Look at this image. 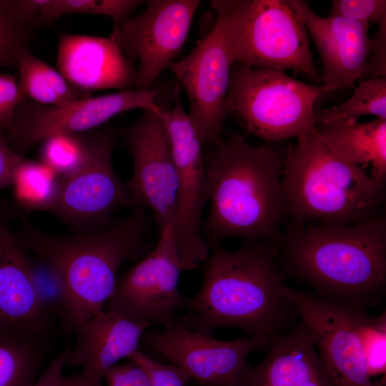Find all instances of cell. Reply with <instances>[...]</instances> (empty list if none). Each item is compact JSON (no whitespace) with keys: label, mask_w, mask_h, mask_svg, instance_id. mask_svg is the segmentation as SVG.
<instances>
[{"label":"cell","mask_w":386,"mask_h":386,"mask_svg":"<svg viewBox=\"0 0 386 386\" xmlns=\"http://www.w3.org/2000/svg\"><path fill=\"white\" fill-rule=\"evenodd\" d=\"M322 93L321 86L284 71L235 62L230 71L227 113L237 115L247 133L266 142L298 139L315 127V104Z\"/></svg>","instance_id":"52a82bcc"},{"label":"cell","mask_w":386,"mask_h":386,"mask_svg":"<svg viewBox=\"0 0 386 386\" xmlns=\"http://www.w3.org/2000/svg\"><path fill=\"white\" fill-rule=\"evenodd\" d=\"M329 16H342L380 26L386 23V1L332 0Z\"/></svg>","instance_id":"1f68e13d"},{"label":"cell","mask_w":386,"mask_h":386,"mask_svg":"<svg viewBox=\"0 0 386 386\" xmlns=\"http://www.w3.org/2000/svg\"><path fill=\"white\" fill-rule=\"evenodd\" d=\"M69 351V347H64L37 378L33 386H59Z\"/></svg>","instance_id":"74e56055"},{"label":"cell","mask_w":386,"mask_h":386,"mask_svg":"<svg viewBox=\"0 0 386 386\" xmlns=\"http://www.w3.org/2000/svg\"><path fill=\"white\" fill-rule=\"evenodd\" d=\"M200 0H149L139 15L114 24L110 36L125 59L138 63L137 87L153 89L184 45Z\"/></svg>","instance_id":"4fadbf2b"},{"label":"cell","mask_w":386,"mask_h":386,"mask_svg":"<svg viewBox=\"0 0 386 386\" xmlns=\"http://www.w3.org/2000/svg\"><path fill=\"white\" fill-rule=\"evenodd\" d=\"M133 161V174L124 183L126 206L152 215L159 230L173 224L178 204V179L167 132L154 112L144 111L134 122L115 129Z\"/></svg>","instance_id":"30bf717a"},{"label":"cell","mask_w":386,"mask_h":386,"mask_svg":"<svg viewBox=\"0 0 386 386\" xmlns=\"http://www.w3.org/2000/svg\"><path fill=\"white\" fill-rule=\"evenodd\" d=\"M30 257L34 285L40 306L50 320L53 317L58 318L63 325L67 311V297L63 281L49 264L31 254Z\"/></svg>","instance_id":"f1b7e54d"},{"label":"cell","mask_w":386,"mask_h":386,"mask_svg":"<svg viewBox=\"0 0 386 386\" xmlns=\"http://www.w3.org/2000/svg\"><path fill=\"white\" fill-rule=\"evenodd\" d=\"M158 89H127L89 96L61 106L24 99L17 107L12 128L6 132L10 147L19 154L56 135L98 129L109 119L132 109L157 110Z\"/></svg>","instance_id":"7c38bea8"},{"label":"cell","mask_w":386,"mask_h":386,"mask_svg":"<svg viewBox=\"0 0 386 386\" xmlns=\"http://www.w3.org/2000/svg\"><path fill=\"white\" fill-rule=\"evenodd\" d=\"M90 145L81 164L59 177L49 212L80 232L107 227L113 214L126 206L124 183L113 165L115 129L91 131Z\"/></svg>","instance_id":"9c48e42d"},{"label":"cell","mask_w":386,"mask_h":386,"mask_svg":"<svg viewBox=\"0 0 386 386\" xmlns=\"http://www.w3.org/2000/svg\"><path fill=\"white\" fill-rule=\"evenodd\" d=\"M59 386H92L82 373L73 376L62 375Z\"/></svg>","instance_id":"f35d334b"},{"label":"cell","mask_w":386,"mask_h":386,"mask_svg":"<svg viewBox=\"0 0 386 386\" xmlns=\"http://www.w3.org/2000/svg\"><path fill=\"white\" fill-rule=\"evenodd\" d=\"M104 381L107 386H151L145 370L130 359L107 370L104 375Z\"/></svg>","instance_id":"e575fe53"},{"label":"cell","mask_w":386,"mask_h":386,"mask_svg":"<svg viewBox=\"0 0 386 386\" xmlns=\"http://www.w3.org/2000/svg\"><path fill=\"white\" fill-rule=\"evenodd\" d=\"M23 221L17 233L26 249L63 281L67 311L62 326L69 335L104 310L121 264L144 254L150 227L149 213L139 209L115 224L69 237L47 234Z\"/></svg>","instance_id":"277c9868"},{"label":"cell","mask_w":386,"mask_h":386,"mask_svg":"<svg viewBox=\"0 0 386 386\" xmlns=\"http://www.w3.org/2000/svg\"><path fill=\"white\" fill-rule=\"evenodd\" d=\"M231 59L222 19L183 59L169 67L187 96L189 119L202 144L217 142L223 134Z\"/></svg>","instance_id":"9a60e30c"},{"label":"cell","mask_w":386,"mask_h":386,"mask_svg":"<svg viewBox=\"0 0 386 386\" xmlns=\"http://www.w3.org/2000/svg\"><path fill=\"white\" fill-rule=\"evenodd\" d=\"M282 295L307 327L336 386H383L368 375L361 344L365 310L283 286Z\"/></svg>","instance_id":"8fae6325"},{"label":"cell","mask_w":386,"mask_h":386,"mask_svg":"<svg viewBox=\"0 0 386 386\" xmlns=\"http://www.w3.org/2000/svg\"><path fill=\"white\" fill-rule=\"evenodd\" d=\"M91 131L51 137L41 143L42 163L59 177L76 169L85 159L90 145Z\"/></svg>","instance_id":"83f0119b"},{"label":"cell","mask_w":386,"mask_h":386,"mask_svg":"<svg viewBox=\"0 0 386 386\" xmlns=\"http://www.w3.org/2000/svg\"><path fill=\"white\" fill-rule=\"evenodd\" d=\"M59 179V177L45 164L24 157L14 172L11 185L15 204L25 212H49Z\"/></svg>","instance_id":"d4e9b609"},{"label":"cell","mask_w":386,"mask_h":386,"mask_svg":"<svg viewBox=\"0 0 386 386\" xmlns=\"http://www.w3.org/2000/svg\"><path fill=\"white\" fill-rule=\"evenodd\" d=\"M318 137L339 159L365 169L370 176L386 179V119L367 122L357 119L316 124Z\"/></svg>","instance_id":"7402d4cb"},{"label":"cell","mask_w":386,"mask_h":386,"mask_svg":"<svg viewBox=\"0 0 386 386\" xmlns=\"http://www.w3.org/2000/svg\"><path fill=\"white\" fill-rule=\"evenodd\" d=\"M314 41L322 64L323 92L353 88L362 77L370 54V24L315 14L302 0H289Z\"/></svg>","instance_id":"ac0fdd59"},{"label":"cell","mask_w":386,"mask_h":386,"mask_svg":"<svg viewBox=\"0 0 386 386\" xmlns=\"http://www.w3.org/2000/svg\"><path fill=\"white\" fill-rule=\"evenodd\" d=\"M213 249L204 262L202 286L188 298L179 323L206 335L222 327L269 340L284 335L297 312L282 295L285 277L274 247L247 241L236 251Z\"/></svg>","instance_id":"3957f363"},{"label":"cell","mask_w":386,"mask_h":386,"mask_svg":"<svg viewBox=\"0 0 386 386\" xmlns=\"http://www.w3.org/2000/svg\"><path fill=\"white\" fill-rule=\"evenodd\" d=\"M361 344L368 375L385 374L386 314L377 317L365 315L361 326Z\"/></svg>","instance_id":"4dcf8cb0"},{"label":"cell","mask_w":386,"mask_h":386,"mask_svg":"<svg viewBox=\"0 0 386 386\" xmlns=\"http://www.w3.org/2000/svg\"><path fill=\"white\" fill-rule=\"evenodd\" d=\"M140 0H43L41 9V26L49 25L60 16L69 14H89L111 18L119 24L129 18Z\"/></svg>","instance_id":"4316f807"},{"label":"cell","mask_w":386,"mask_h":386,"mask_svg":"<svg viewBox=\"0 0 386 386\" xmlns=\"http://www.w3.org/2000/svg\"><path fill=\"white\" fill-rule=\"evenodd\" d=\"M162 332L147 330L145 347L184 370L199 386H239L247 357L269 350V340L248 337L222 340L184 328L178 320Z\"/></svg>","instance_id":"2e32d148"},{"label":"cell","mask_w":386,"mask_h":386,"mask_svg":"<svg viewBox=\"0 0 386 386\" xmlns=\"http://www.w3.org/2000/svg\"><path fill=\"white\" fill-rule=\"evenodd\" d=\"M129 359L145 370L151 386H186L191 380L189 376L178 366L157 362L140 350L133 354Z\"/></svg>","instance_id":"d6a6232c"},{"label":"cell","mask_w":386,"mask_h":386,"mask_svg":"<svg viewBox=\"0 0 386 386\" xmlns=\"http://www.w3.org/2000/svg\"><path fill=\"white\" fill-rule=\"evenodd\" d=\"M285 217L305 224L346 225L367 222L382 212L385 180L337 159L315 127L287 147L282 169Z\"/></svg>","instance_id":"5b68a950"},{"label":"cell","mask_w":386,"mask_h":386,"mask_svg":"<svg viewBox=\"0 0 386 386\" xmlns=\"http://www.w3.org/2000/svg\"><path fill=\"white\" fill-rule=\"evenodd\" d=\"M18 80L26 97L49 106H61L91 96V93L71 84L59 71L33 55L30 51L21 57Z\"/></svg>","instance_id":"603a6c76"},{"label":"cell","mask_w":386,"mask_h":386,"mask_svg":"<svg viewBox=\"0 0 386 386\" xmlns=\"http://www.w3.org/2000/svg\"><path fill=\"white\" fill-rule=\"evenodd\" d=\"M362 77L364 80L386 77V23L380 25L370 38V54Z\"/></svg>","instance_id":"d590c367"},{"label":"cell","mask_w":386,"mask_h":386,"mask_svg":"<svg viewBox=\"0 0 386 386\" xmlns=\"http://www.w3.org/2000/svg\"><path fill=\"white\" fill-rule=\"evenodd\" d=\"M12 209L0 199V331L40 340L51 320L37 298L30 254L11 227Z\"/></svg>","instance_id":"e0dca14e"},{"label":"cell","mask_w":386,"mask_h":386,"mask_svg":"<svg viewBox=\"0 0 386 386\" xmlns=\"http://www.w3.org/2000/svg\"><path fill=\"white\" fill-rule=\"evenodd\" d=\"M353 89L352 96L344 103L316 113V124L357 120L368 114L386 119V77L363 80Z\"/></svg>","instance_id":"484cf974"},{"label":"cell","mask_w":386,"mask_h":386,"mask_svg":"<svg viewBox=\"0 0 386 386\" xmlns=\"http://www.w3.org/2000/svg\"><path fill=\"white\" fill-rule=\"evenodd\" d=\"M177 81L174 104L154 112L166 128L178 179V204L172 224L173 235L183 270L197 268L209 255V247L202 234V214L209 202L203 146L185 112Z\"/></svg>","instance_id":"ba28073f"},{"label":"cell","mask_w":386,"mask_h":386,"mask_svg":"<svg viewBox=\"0 0 386 386\" xmlns=\"http://www.w3.org/2000/svg\"><path fill=\"white\" fill-rule=\"evenodd\" d=\"M268 350L257 366L245 364L239 386H336L302 321L291 333L273 336Z\"/></svg>","instance_id":"44dd1931"},{"label":"cell","mask_w":386,"mask_h":386,"mask_svg":"<svg viewBox=\"0 0 386 386\" xmlns=\"http://www.w3.org/2000/svg\"><path fill=\"white\" fill-rule=\"evenodd\" d=\"M182 270L171 224L159 231L150 252L118 277L107 309L150 325L177 320L188 300L179 290Z\"/></svg>","instance_id":"5bb4252c"},{"label":"cell","mask_w":386,"mask_h":386,"mask_svg":"<svg viewBox=\"0 0 386 386\" xmlns=\"http://www.w3.org/2000/svg\"><path fill=\"white\" fill-rule=\"evenodd\" d=\"M34 31L18 23L0 0V66L18 69L21 56L30 51Z\"/></svg>","instance_id":"f546056e"},{"label":"cell","mask_w":386,"mask_h":386,"mask_svg":"<svg viewBox=\"0 0 386 386\" xmlns=\"http://www.w3.org/2000/svg\"><path fill=\"white\" fill-rule=\"evenodd\" d=\"M285 277L317 297L366 310L386 295V216L346 225L290 222L274 246Z\"/></svg>","instance_id":"7a4b0ae2"},{"label":"cell","mask_w":386,"mask_h":386,"mask_svg":"<svg viewBox=\"0 0 386 386\" xmlns=\"http://www.w3.org/2000/svg\"><path fill=\"white\" fill-rule=\"evenodd\" d=\"M25 99L15 76L0 74V128L6 132L12 128L16 108Z\"/></svg>","instance_id":"836d02e7"},{"label":"cell","mask_w":386,"mask_h":386,"mask_svg":"<svg viewBox=\"0 0 386 386\" xmlns=\"http://www.w3.org/2000/svg\"><path fill=\"white\" fill-rule=\"evenodd\" d=\"M287 152L280 142L251 145L237 132L203 147L209 210L202 234L209 247L233 237L275 245L285 217Z\"/></svg>","instance_id":"6da1fadb"},{"label":"cell","mask_w":386,"mask_h":386,"mask_svg":"<svg viewBox=\"0 0 386 386\" xmlns=\"http://www.w3.org/2000/svg\"><path fill=\"white\" fill-rule=\"evenodd\" d=\"M39 340L0 331V386H33L41 361Z\"/></svg>","instance_id":"cb8c5ba5"},{"label":"cell","mask_w":386,"mask_h":386,"mask_svg":"<svg viewBox=\"0 0 386 386\" xmlns=\"http://www.w3.org/2000/svg\"><path fill=\"white\" fill-rule=\"evenodd\" d=\"M24 157L10 147L6 132L0 128V192L11 187L14 172Z\"/></svg>","instance_id":"8d00e7d4"},{"label":"cell","mask_w":386,"mask_h":386,"mask_svg":"<svg viewBox=\"0 0 386 386\" xmlns=\"http://www.w3.org/2000/svg\"><path fill=\"white\" fill-rule=\"evenodd\" d=\"M210 4L223 22L233 64L295 69L318 79L307 29L289 0H214Z\"/></svg>","instance_id":"8992f818"},{"label":"cell","mask_w":386,"mask_h":386,"mask_svg":"<svg viewBox=\"0 0 386 386\" xmlns=\"http://www.w3.org/2000/svg\"><path fill=\"white\" fill-rule=\"evenodd\" d=\"M151 325L132 320L111 310L96 313L74 333L66 364L80 365L92 386H102L107 370L139 351L144 332Z\"/></svg>","instance_id":"ffe728a7"},{"label":"cell","mask_w":386,"mask_h":386,"mask_svg":"<svg viewBox=\"0 0 386 386\" xmlns=\"http://www.w3.org/2000/svg\"><path fill=\"white\" fill-rule=\"evenodd\" d=\"M56 65L71 84L86 91L137 87V68L125 59L111 36L61 35Z\"/></svg>","instance_id":"d6986e66"}]
</instances>
